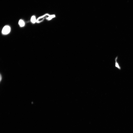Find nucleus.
Masks as SVG:
<instances>
[{
  "label": "nucleus",
  "instance_id": "1",
  "mask_svg": "<svg viewBox=\"0 0 133 133\" xmlns=\"http://www.w3.org/2000/svg\"><path fill=\"white\" fill-rule=\"evenodd\" d=\"M10 27L9 26L6 25L4 26L3 28L2 32L4 34H7L10 33Z\"/></svg>",
  "mask_w": 133,
  "mask_h": 133
},
{
  "label": "nucleus",
  "instance_id": "2",
  "mask_svg": "<svg viewBox=\"0 0 133 133\" xmlns=\"http://www.w3.org/2000/svg\"><path fill=\"white\" fill-rule=\"evenodd\" d=\"M18 24L20 26L23 27L25 25V23L24 21L22 19H20L19 21Z\"/></svg>",
  "mask_w": 133,
  "mask_h": 133
},
{
  "label": "nucleus",
  "instance_id": "3",
  "mask_svg": "<svg viewBox=\"0 0 133 133\" xmlns=\"http://www.w3.org/2000/svg\"><path fill=\"white\" fill-rule=\"evenodd\" d=\"M31 21L33 23H35L36 21L35 16H33L31 18Z\"/></svg>",
  "mask_w": 133,
  "mask_h": 133
},
{
  "label": "nucleus",
  "instance_id": "4",
  "mask_svg": "<svg viewBox=\"0 0 133 133\" xmlns=\"http://www.w3.org/2000/svg\"><path fill=\"white\" fill-rule=\"evenodd\" d=\"M55 16L54 15H49V17L47 18V19L49 20L51 19L52 18L55 17Z\"/></svg>",
  "mask_w": 133,
  "mask_h": 133
},
{
  "label": "nucleus",
  "instance_id": "5",
  "mask_svg": "<svg viewBox=\"0 0 133 133\" xmlns=\"http://www.w3.org/2000/svg\"><path fill=\"white\" fill-rule=\"evenodd\" d=\"M116 66L117 67H118V68H119V66L118 64L117 63H116Z\"/></svg>",
  "mask_w": 133,
  "mask_h": 133
},
{
  "label": "nucleus",
  "instance_id": "6",
  "mask_svg": "<svg viewBox=\"0 0 133 133\" xmlns=\"http://www.w3.org/2000/svg\"><path fill=\"white\" fill-rule=\"evenodd\" d=\"M0 81L1 82L2 79V76L1 75V74H0Z\"/></svg>",
  "mask_w": 133,
  "mask_h": 133
}]
</instances>
